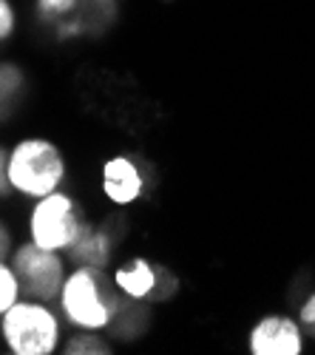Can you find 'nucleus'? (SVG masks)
<instances>
[{"label": "nucleus", "mask_w": 315, "mask_h": 355, "mask_svg": "<svg viewBox=\"0 0 315 355\" xmlns=\"http://www.w3.org/2000/svg\"><path fill=\"white\" fill-rule=\"evenodd\" d=\"M177 293V279L170 276L165 268L156 270V287H154V299H168V295Z\"/></svg>", "instance_id": "4468645a"}, {"label": "nucleus", "mask_w": 315, "mask_h": 355, "mask_svg": "<svg viewBox=\"0 0 315 355\" xmlns=\"http://www.w3.org/2000/svg\"><path fill=\"white\" fill-rule=\"evenodd\" d=\"M9 154L0 148V196H6L9 193Z\"/></svg>", "instance_id": "dca6fc26"}, {"label": "nucleus", "mask_w": 315, "mask_h": 355, "mask_svg": "<svg viewBox=\"0 0 315 355\" xmlns=\"http://www.w3.org/2000/svg\"><path fill=\"white\" fill-rule=\"evenodd\" d=\"M111 324L117 327V333L123 338H131V336H136L142 330V324H145V310L136 307V299H131L128 304L120 302L117 313H114V318H111Z\"/></svg>", "instance_id": "9b49d317"}, {"label": "nucleus", "mask_w": 315, "mask_h": 355, "mask_svg": "<svg viewBox=\"0 0 315 355\" xmlns=\"http://www.w3.org/2000/svg\"><path fill=\"white\" fill-rule=\"evenodd\" d=\"M60 304L74 327L102 330V327H111V318L117 313L120 299L114 295V287L102 276V268L80 264L69 279H63Z\"/></svg>", "instance_id": "f257e3e1"}, {"label": "nucleus", "mask_w": 315, "mask_h": 355, "mask_svg": "<svg viewBox=\"0 0 315 355\" xmlns=\"http://www.w3.org/2000/svg\"><path fill=\"white\" fill-rule=\"evenodd\" d=\"M82 227L80 208L69 193L51 191L37 199L35 211H32V242L46 248V250H69L71 242L77 239V233Z\"/></svg>", "instance_id": "20e7f679"}, {"label": "nucleus", "mask_w": 315, "mask_h": 355, "mask_svg": "<svg viewBox=\"0 0 315 355\" xmlns=\"http://www.w3.org/2000/svg\"><path fill=\"white\" fill-rule=\"evenodd\" d=\"M71 259L77 264H89V268H105V261L111 259V236L100 227H91V225H85L80 227L77 233V239L71 242L69 248Z\"/></svg>", "instance_id": "6e6552de"}, {"label": "nucleus", "mask_w": 315, "mask_h": 355, "mask_svg": "<svg viewBox=\"0 0 315 355\" xmlns=\"http://www.w3.org/2000/svg\"><path fill=\"white\" fill-rule=\"evenodd\" d=\"M40 15L57 23L63 35H74V15L82 9H91L94 0H37Z\"/></svg>", "instance_id": "9d476101"}, {"label": "nucleus", "mask_w": 315, "mask_h": 355, "mask_svg": "<svg viewBox=\"0 0 315 355\" xmlns=\"http://www.w3.org/2000/svg\"><path fill=\"white\" fill-rule=\"evenodd\" d=\"M12 268L17 273L20 290H26L32 299L37 302H51L54 295H60L66 270H63V259L57 256V250H46L40 245H23L15 253Z\"/></svg>", "instance_id": "39448f33"}, {"label": "nucleus", "mask_w": 315, "mask_h": 355, "mask_svg": "<svg viewBox=\"0 0 315 355\" xmlns=\"http://www.w3.org/2000/svg\"><path fill=\"white\" fill-rule=\"evenodd\" d=\"M15 32V9L9 0H0V40H6Z\"/></svg>", "instance_id": "2eb2a0df"}, {"label": "nucleus", "mask_w": 315, "mask_h": 355, "mask_svg": "<svg viewBox=\"0 0 315 355\" xmlns=\"http://www.w3.org/2000/svg\"><path fill=\"white\" fill-rule=\"evenodd\" d=\"M3 338L15 355H48L60 341V324L40 302H15L3 313Z\"/></svg>", "instance_id": "7ed1b4c3"}, {"label": "nucleus", "mask_w": 315, "mask_h": 355, "mask_svg": "<svg viewBox=\"0 0 315 355\" xmlns=\"http://www.w3.org/2000/svg\"><path fill=\"white\" fill-rule=\"evenodd\" d=\"M66 352H69V355H108L111 349H108V344H105L102 338L94 336V330H85V333L69 338Z\"/></svg>", "instance_id": "f8f14e48"}, {"label": "nucleus", "mask_w": 315, "mask_h": 355, "mask_svg": "<svg viewBox=\"0 0 315 355\" xmlns=\"http://www.w3.org/2000/svg\"><path fill=\"white\" fill-rule=\"evenodd\" d=\"M9 248H12V233H9V227L3 222H0V259H6Z\"/></svg>", "instance_id": "a211bd4d"}, {"label": "nucleus", "mask_w": 315, "mask_h": 355, "mask_svg": "<svg viewBox=\"0 0 315 355\" xmlns=\"http://www.w3.org/2000/svg\"><path fill=\"white\" fill-rule=\"evenodd\" d=\"M66 176V162L48 139H23L9 154V185L23 196H46L60 188Z\"/></svg>", "instance_id": "f03ea898"}, {"label": "nucleus", "mask_w": 315, "mask_h": 355, "mask_svg": "<svg viewBox=\"0 0 315 355\" xmlns=\"http://www.w3.org/2000/svg\"><path fill=\"white\" fill-rule=\"evenodd\" d=\"M301 321H304L307 327L315 333V295H312V299L304 304V310H301Z\"/></svg>", "instance_id": "f3484780"}, {"label": "nucleus", "mask_w": 315, "mask_h": 355, "mask_svg": "<svg viewBox=\"0 0 315 355\" xmlns=\"http://www.w3.org/2000/svg\"><path fill=\"white\" fill-rule=\"evenodd\" d=\"M114 284H117L128 299H136V302L148 299V295H154V287H156V270L145 259H134L131 264H125V268L114 273Z\"/></svg>", "instance_id": "1a4fd4ad"}, {"label": "nucleus", "mask_w": 315, "mask_h": 355, "mask_svg": "<svg viewBox=\"0 0 315 355\" xmlns=\"http://www.w3.org/2000/svg\"><path fill=\"white\" fill-rule=\"evenodd\" d=\"M20 295V282H17V273L15 268H9V264H3V259H0V315H3Z\"/></svg>", "instance_id": "ddd939ff"}, {"label": "nucleus", "mask_w": 315, "mask_h": 355, "mask_svg": "<svg viewBox=\"0 0 315 355\" xmlns=\"http://www.w3.org/2000/svg\"><path fill=\"white\" fill-rule=\"evenodd\" d=\"M253 355H298L301 352V330L293 318L267 315L250 333Z\"/></svg>", "instance_id": "423d86ee"}, {"label": "nucleus", "mask_w": 315, "mask_h": 355, "mask_svg": "<svg viewBox=\"0 0 315 355\" xmlns=\"http://www.w3.org/2000/svg\"><path fill=\"white\" fill-rule=\"evenodd\" d=\"M105 196L117 205H131L142 193V173L128 157H114L102 168Z\"/></svg>", "instance_id": "0eeeda50"}]
</instances>
